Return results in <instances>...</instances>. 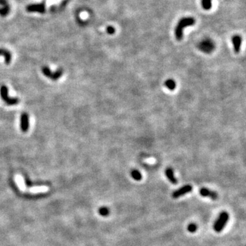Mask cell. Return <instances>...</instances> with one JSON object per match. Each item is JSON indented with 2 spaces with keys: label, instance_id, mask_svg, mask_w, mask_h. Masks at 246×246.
<instances>
[{
  "label": "cell",
  "instance_id": "cell-1",
  "mask_svg": "<svg viewBox=\"0 0 246 246\" xmlns=\"http://www.w3.org/2000/svg\"><path fill=\"white\" fill-rule=\"evenodd\" d=\"M196 24L195 19L193 17H184L180 19L176 26L174 34L178 40H181L183 36V30L189 26H192Z\"/></svg>",
  "mask_w": 246,
  "mask_h": 246
},
{
  "label": "cell",
  "instance_id": "cell-2",
  "mask_svg": "<svg viewBox=\"0 0 246 246\" xmlns=\"http://www.w3.org/2000/svg\"><path fill=\"white\" fill-rule=\"evenodd\" d=\"M229 219V213L226 211H222L220 214L217 220L215 221V224H214L213 229L215 230V231L217 232V233H220L221 231H222V230L224 229L226 224H227Z\"/></svg>",
  "mask_w": 246,
  "mask_h": 246
},
{
  "label": "cell",
  "instance_id": "cell-3",
  "mask_svg": "<svg viewBox=\"0 0 246 246\" xmlns=\"http://www.w3.org/2000/svg\"><path fill=\"white\" fill-rule=\"evenodd\" d=\"M0 96L3 101L8 106H15L19 102L18 98H12L8 97V89L6 85H1L0 88Z\"/></svg>",
  "mask_w": 246,
  "mask_h": 246
},
{
  "label": "cell",
  "instance_id": "cell-4",
  "mask_svg": "<svg viewBox=\"0 0 246 246\" xmlns=\"http://www.w3.org/2000/svg\"><path fill=\"white\" fill-rule=\"evenodd\" d=\"M42 72L47 77L52 80H57L60 78L63 74L62 69H58L55 73H52L51 71L47 67H43L42 68Z\"/></svg>",
  "mask_w": 246,
  "mask_h": 246
},
{
  "label": "cell",
  "instance_id": "cell-5",
  "mask_svg": "<svg viewBox=\"0 0 246 246\" xmlns=\"http://www.w3.org/2000/svg\"><path fill=\"white\" fill-rule=\"evenodd\" d=\"M26 10L27 12H38L44 14L45 12V4L44 2L30 4L26 6Z\"/></svg>",
  "mask_w": 246,
  "mask_h": 246
},
{
  "label": "cell",
  "instance_id": "cell-6",
  "mask_svg": "<svg viewBox=\"0 0 246 246\" xmlns=\"http://www.w3.org/2000/svg\"><path fill=\"white\" fill-rule=\"evenodd\" d=\"M193 190L192 185H187L183 186V188L179 189V190L174 191L172 193V198H178L182 196L185 195V194L190 193Z\"/></svg>",
  "mask_w": 246,
  "mask_h": 246
},
{
  "label": "cell",
  "instance_id": "cell-7",
  "mask_svg": "<svg viewBox=\"0 0 246 246\" xmlns=\"http://www.w3.org/2000/svg\"><path fill=\"white\" fill-rule=\"evenodd\" d=\"M30 126L29 116L27 113H23L21 116V129L26 133L28 131Z\"/></svg>",
  "mask_w": 246,
  "mask_h": 246
},
{
  "label": "cell",
  "instance_id": "cell-8",
  "mask_svg": "<svg viewBox=\"0 0 246 246\" xmlns=\"http://www.w3.org/2000/svg\"><path fill=\"white\" fill-rule=\"evenodd\" d=\"M232 42L233 44L235 53H239L240 52L241 47L242 38L239 35H235L232 37Z\"/></svg>",
  "mask_w": 246,
  "mask_h": 246
},
{
  "label": "cell",
  "instance_id": "cell-9",
  "mask_svg": "<svg viewBox=\"0 0 246 246\" xmlns=\"http://www.w3.org/2000/svg\"><path fill=\"white\" fill-rule=\"evenodd\" d=\"M200 194L202 196L208 197L212 200H217L218 198V195L215 192L208 190L207 188H202L200 190Z\"/></svg>",
  "mask_w": 246,
  "mask_h": 246
},
{
  "label": "cell",
  "instance_id": "cell-10",
  "mask_svg": "<svg viewBox=\"0 0 246 246\" xmlns=\"http://www.w3.org/2000/svg\"><path fill=\"white\" fill-rule=\"evenodd\" d=\"M165 175H166L167 179L169 180V181L172 184H177L178 181L176 179L174 174V171L171 167H167L165 170Z\"/></svg>",
  "mask_w": 246,
  "mask_h": 246
},
{
  "label": "cell",
  "instance_id": "cell-11",
  "mask_svg": "<svg viewBox=\"0 0 246 246\" xmlns=\"http://www.w3.org/2000/svg\"><path fill=\"white\" fill-rule=\"evenodd\" d=\"M213 44L211 41L210 40H205L200 44V49L205 52H210L213 49Z\"/></svg>",
  "mask_w": 246,
  "mask_h": 246
},
{
  "label": "cell",
  "instance_id": "cell-12",
  "mask_svg": "<svg viewBox=\"0 0 246 246\" xmlns=\"http://www.w3.org/2000/svg\"><path fill=\"white\" fill-rule=\"evenodd\" d=\"M0 56H3L6 65H9L11 62L12 55L10 51L5 49H0Z\"/></svg>",
  "mask_w": 246,
  "mask_h": 246
},
{
  "label": "cell",
  "instance_id": "cell-13",
  "mask_svg": "<svg viewBox=\"0 0 246 246\" xmlns=\"http://www.w3.org/2000/svg\"><path fill=\"white\" fill-rule=\"evenodd\" d=\"M49 190L47 187L42 186V187H35V188H30V192L32 194H38V193H43V192H47Z\"/></svg>",
  "mask_w": 246,
  "mask_h": 246
},
{
  "label": "cell",
  "instance_id": "cell-14",
  "mask_svg": "<svg viewBox=\"0 0 246 246\" xmlns=\"http://www.w3.org/2000/svg\"><path fill=\"white\" fill-rule=\"evenodd\" d=\"M165 85L167 87V89L170 90H174L176 88V82L173 79H167L165 81Z\"/></svg>",
  "mask_w": 246,
  "mask_h": 246
},
{
  "label": "cell",
  "instance_id": "cell-15",
  "mask_svg": "<svg viewBox=\"0 0 246 246\" xmlns=\"http://www.w3.org/2000/svg\"><path fill=\"white\" fill-rule=\"evenodd\" d=\"M201 5L204 10H210L212 7V0H201Z\"/></svg>",
  "mask_w": 246,
  "mask_h": 246
},
{
  "label": "cell",
  "instance_id": "cell-16",
  "mask_svg": "<svg viewBox=\"0 0 246 246\" xmlns=\"http://www.w3.org/2000/svg\"><path fill=\"white\" fill-rule=\"evenodd\" d=\"M131 175L133 179L135 181H140L142 179V174L137 170H133L131 172Z\"/></svg>",
  "mask_w": 246,
  "mask_h": 246
},
{
  "label": "cell",
  "instance_id": "cell-17",
  "mask_svg": "<svg viewBox=\"0 0 246 246\" xmlns=\"http://www.w3.org/2000/svg\"><path fill=\"white\" fill-rule=\"evenodd\" d=\"M10 6L9 5L6 6H3L0 8V15L2 17H6L8 14L10 12Z\"/></svg>",
  "mask_w": 246,
  "mask_h": 246
},
{
  "label": "cell",
  "instance_id": "cell-18",
  "mask_svg": "<svg viewBox=\"0 0 246 246\" xmlns=\"http://www.w3.org/2000/svg\"><path fill=\"white\" fill-rule=\"evenodd\" d=\"M16 180H17L18 185H19V188H20V190L22 191L26 190V187H25L24 179H23L21 177H20V176H17V178L16 179Z\"/></svg>",
  "mask_w": 246,
  "mask_h": 246
},
{
  "label": "cell",
  "instance_id": "cell-19",
  "mask_svg": "<svg viewBox=\"0 0 246 246\" xmlns=\"http://www.w3.org/2000/svg\"><path fill=\"white\" fill-rule=\"evenodd\" d=\"M197 229H198V226L196 224H194V223L190 224H189V226H188V230L190 233H195V232L197 231Z\"/></svg>",
  "mask_w": 246,
  "mask_h": 246
},
{
  "label": "cell",
  "instance_id": "cell-20",
  "mask_svg": "<svg viewBox=\"0 0 246 246\" xmlns=\"http://www.w3.org/2000/svg\"><path fill=\"white\" fill-rule=\"evenodd\" d=\"M99 213L103 216H107L110 213V211L107 207H101L99 209Z\"/></svg>",
  "mask_w": 246,
  "mask_h": 246
},
{
  "label": "cell",
  "instance_id": "cell-21",
  "mask_svg": "<svg viewBox=\"0 0 246 246\" xmlns=\"http://www.w3.org/2000/svg\"><path fill=\"white\" fill-rule=\"evenodd\" d=\"M106 31H107V32H108V34H111L112 35V34H114L115 33L116 29H115L114 28L113 26H110L107 27Z\"/></svg>",
  "mask_w": 246,
  "mask_h": 246
},
{
  "label": "cell",
  "instance_id": "cell-22",
  "mask_svg": "<svg viewBox=\"0 0 246 246\" xmlns=\"http://www.w3.org/2000/svg\"><path fill=\"white\" fill-rule=\"evenodd\" d=\"M8 5L9 4L7 0H0V6H1V7L8 6Z\"/></svg>",
  "mask_w": 246,
  "mask_h": 246
}]
</instances>
